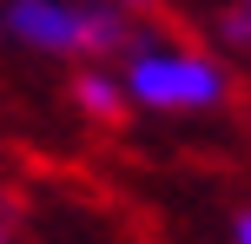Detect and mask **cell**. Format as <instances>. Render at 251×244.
Instances as JSON below:
<instances>
[{
	"mask_svg": "<svg viewBox=\"0 0 251 244\" xmlns=\"http://www.w3.org/2000/svg\"><path fill=\"white\" fill-rule=\"evenodd\" d=\"M73 106H79L86 119H100V126H119L132 99H126V86H119V79H106L100 66H86V73L73 79Z\"/></svg>",
	"mask_w": 251,
	"mask_h": 244,
	"instance_id": "3957f363",
	"label": "cell"
},
{
	"mask_svg": "<svg viewBox=\"0 0 251 244\" xmlns=\"http://www.w3.org/2000/svg\"><path fill=\"white\" fill-rule=\"evenodd\" d=\"M7 33L20 46L60 53V60H100V53H126L132 46V26L119 7L106 0H7Z\"/></svg>",
	"mask_w": 251,
	"mask_h": 244,
	"instance_id": "7a4b0ae2",
	"label": "cell"
},
{
	"mask_svg": "<svg viewBox=\"0 0 251 244\" xmlns=\"http://www.w3.org/2000/svg\"><path fill=\"white\" fill-rule=\"evenodd\" d=\"M225 40H238V46H251V0H238V7L225 13Z\"/></svg>",
	"mask_w": 251,
	"mask_h": 244,
	"instance_id": "277c9868",
	"label": "cell"
},
{
	"mask_svg": "<svg viewBox=\"0 0 251 244\" xmlns=\"http://www.w3.org/2000/svg\"><path fill=\"white\" fill-rule=\"evenodd\" d=\"M0 244H7V224H0Z\"/></svg>",
	"mask_w": 251,
	"mask_h": 244,
	"instance_id": "52a82bcc",
	"label": "cell"
},
{
	"mask_svg": "<svg viewBox=\"0 0 251 244\" xmlns=\"http://www.w3.org/2000/svg\"><path fill=\"white\" fill-rule=\"evenodd\" d=\"M231 244H251V211H238V224H231Z\"/></svg>",
	"mask_w": 251,
	"mask_h": 244,
	"instance_id": "5b68a950",
	"label": "cell"
},
{
	"mask_svg": "<svg viewBox=\"0 0 251 244\" xmlns=\"http://www.w3.org/2000/svg\"><path fill=\"white\" fill-rule=\"evenodd\" d=\"M126 99L152 106V112H212L225 106L231 79L212 53H192V46H152V40H132L126 46Z\"/></svg>",
	"mask_w": 251,
	"mask_h": 244,
	"instance_id": "6da1fadb",
	"label": "cell"
},
{
	"mask_svg": "<svg viewBox=\"0 0 251 244\" xmlns=\"http://www.w3.org/2000/svg\"><path fill=\"white\" fill-rule=\"evenodd\" d=\"M106 7H152V0H106Z\"/></svg>",
	"mask_w": 251,
	"mask_h": 244,
	"instance_id": "8992f818",
	"label": "cell"
}]
</instances>
